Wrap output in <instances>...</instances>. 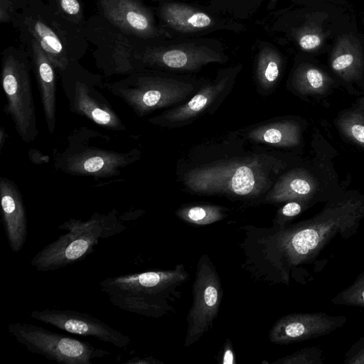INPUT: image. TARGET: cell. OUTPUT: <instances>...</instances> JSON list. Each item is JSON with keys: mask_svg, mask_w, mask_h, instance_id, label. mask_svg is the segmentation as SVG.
<instances>
[{"mask_svg": "<svg viewBox=\"0 0 364 364\" xmlns=\"http://www.w3.org/2000/svg\"><path fill=\"white\" fill-rule=\"evenodd\" d=\"M8 134L6 131V129L3 127L0 128V151H2L3 147L6 143V141L8 137Z\"/></svg>", "mask_w": 364, "mask_h": 364, "instance_id": "35", "label": "cell"}, {"mask_svg": "<svg viewBox=\"0 0 364 364\" xmlns=\"http://www.w3.org/2000/svg\"><path fill=\"white\" fill-rule=\"evenodd\" d=\"M332 84L331 78L320 69L311 65H301L295 71L293 85L301 95L325 94Z\"/></svg>", "mask_w": 364, "mask_h": 364, "instance_id": "24", "label": "cell"}, {"mask_svg": "<svg viewBox=\"0 0 364 364\" xmlns=\"http://www.w3.org/2000/svg\"><path fill=\"white\" fill-rule=\"evenodd\" d=\"M1 215L6 236L12 252H19L28 235V219L23 196L15 182L0 177Z\"/></svg>", "mask_w": 364, "mask_h": 364, "instance_id": "15", "label": "cell"}, {"mask_svg": "<svg viewBox=\"0 0 364 364\" xmlns=\"http://www.w3.org/2000/svg\"><path fill=\"white\" fill-rule=\"evenodd\" d=\"M334 123L345 139L364 147V97L358 99L350 107L341 111Z\"/></svg>", "mask_w": 364, "mask_h": 364, "instance_id": "23", "label": "cell"}, {"mask_svg": "<svg viewBox=\"0 0 364 364\" xmlns=\"http://www.w3.org/2000/svg\"><path fill=\"white\" fill-rule=\"evenodd\" d=\"M228 77L203 87L185 105L166 111L161 115L149 119L150 123L167 125L186 121L201 112L223 92L227 85Z\"/></svg>", "mask_w": 364, "mask_h": 364, "instance_id": "18", "label": "cell"}, {"mask_svg": "<svg viewBox=\"0 0 364 364\" xmlns=\"http://www.w3.org/2000/svg\"><path fill=\"white\" fill-rule=\"evenodd\" d=\"M63 73L62 87L70 111L83 117L100 127L112 132H125L127 128L99 87L98 77L85 73Z\"/></svg>", "mask_w": 364, "mask_h": 364, "instance_id": "10", "label": "cell"}, {"mask_svg": "<svg viewBox=\"0 0 364 364\" xmlns=\"http://www.w3.org/2000/svg\"><path fill=\"white\" fill-rule=\"evenodd\" d=\"M105 17L121 30L139 37L159 35L150 13L136 0H102Z\"/></svg>", "mask_w": 364, "mask_h": 364, "instance_id": "16", "label": "cell"}, {"mask_svg": "<svg viewBox=\"0 0 364 364\" xmlns=\"http://www.w3.org/2000/svg\"><path fill=\"white\" fill-rule=\"evenodd\" d=\"M345 316L323 312L294 313L279 318L269 331V339L275 344L299 343L326 336L342 327Z\"/></svg>", "mask_w": 364, "mask_h": 364, "instance_id": "13", "label": "cell"}, {"mask_svg": "<svg viewBox=\"0 0 364 364\" xmlns=\"http://www.w3.org/2000/svg\"><path fill=\"white\" fill-rule=\"evenodd\" d=\"M112 210L107 214L94 213L87 220L70 218L58 228L67 231L46 245L31 259V264L40 272H50L83 260L93 252L100 240L119 233L126 228Z\"/></svg>", "mask_w": 364, "mask_h": 364, "instance_id": "4", "label": "cell"}, {"mask_svg": "<svg viewBox=\"0 0 364 364\" xmlns=\"http://www.w3.org/2000/svg\"><path fill=\"white\" fill-rule=\"evenodd\" d=\"M7 331L29 351L63 364H92L109 355L107 350L35 324L13 322Z\"/></svg>", "mask_w": 364, "mask_h": 364, "instance_id": "7", "label": "cell"}, {"mask_svg": "<svg viewBox=\"0 0 364 364\" xmlns=\"http://www.w3.org/2000/svg\"><path fill=\"white\" fill-rule=\"evenodd\" d=\"M141 155L136 148L119 149L109 135L80 126L70 132L62 146L53 149V161L55 169L64 173L99 180L121 175Z\"/></svg>", "mask_w": 364, "mask_h": 364, "instance_id": "2", "label": "cell"}, {"mask_svg": "<svg viewBox=\"0 0 364 364\" xmlns=\"http://www.w3.org/2000/svg\"><path fill=\"white\" fill-rule=\"evenodd\" d=\"M161 14L168 26L181 31H194L213 24V20L208 14L179 4L163 6Z\"/></svg>", "mask_w": 364, "mask_h": 364, "instance_id": "20", "label": "cell"}, {"mask_svg": "<svg viewBox=\"0 0 364 364\" xmlns=\"http://www.w3.org/2000/svg\"><path fill=\"white\" fill-rule=\"evenodd\" d=\"M331 302L336 305L364 308V271L350 285L332 298Z\"/></svg>", "mask_w": 364, "mask_h": 364, "instance_id": "27", "label": "cell"}, {"mask_svg": "<svg viewBox=\"0 0 364 364\" xmlns=\"http://www.w3.org/2000/svg\"><path fill=\"white\" fill-rule=\"evenodd\" d=\"M176 215L183 221L198 225H210L227 216L223 208L215 205L185 206L178 209Z\"/></svg>", "mask_w": 364, "mask_h": 364, "instance_id": "25", "label": "cell"}, {"mask_svg": "<svg viewBox=\"0 0 364 364\" xmlns=\"http://www.w3.org/2000/svg\"><path fill=\"white\" fill-rule=\"evenodd\" d=\"M345 364H364V336L355 341L346 352Z\"/></svg>", "mask_w": 364, "mask_h": 364, "instance_id": "30", "label": "cell"}, {"mask_svg": "<svg viewBox=\"0 0 364 364\" xmlns=\"http://www.w3.org/2000/svg\"><path fill=\"white\" fill-rule=\"evenodd\" d=\"M28 29L39 43L55 68L63 72L70 65V59L56 33L41 21H33Z\"/></svg>", "mask_w": 364, "mask_h": 364, "instance_id": "22", "label": "cell"}, {"mask_svg": "<svg viewBox=\"0 0 364 364\" xmlns=\"http://www.w3.org/2000/svg\"><path fill=\"white\" fill-rule=\"evenodd\" d=\"M321 43V36L316 33H306L299 39L300 47L305 50H314L318 48Z\"/></svg>", "mask_w": 364, "mask_h": 364, "instance_id": "31", "label": "cell"}, {"mask_svg": "<svg viewBox=\"0 0 364 364\" xmlns=\"http://www.w3.org/2000/svg\"><path fill=\"white\" fill-rule=\"evenodd\" d=\"M312 206L309 203L300 200L287 202L277 212L273 220V227L281 229L290 224V222L301 213Z\"/></svg>", "mask_w": 364, "mask_h": 364, "instance_id": "29", "label": "cell"}, {"mask_svg": "<svg viewBox=\"0 0 364 364\" xmlns=\"http://www.w3.org/2000/svg\"><path fill=\"white\" fill-rule=\"evenodd\" d=\"M1 84L6 100L4 112L12 119L23 141H34L39 131L28 62L14 55H6L2 62Z\"/></svg>", "mask_w": 364, "mask_h": 364, "instance_id": "8", "label": "cell"}, {"mask_svg": "<svg viewBox=\"0 0 364 364\" xmlns=\"http://www.w3.org/2000/svg\"><path fill=\"white\" fill-rule=\"evenodd\" d=\"M126 363H132V364H156V363H161L159 360H156L152 357H146V358H133L128 360Z\"/></svg>", "mask_w": 364, "mask_h": 364, "instance_id": "34", "label": "cell"}, {"mask_svg": "<svg viewBox=\"0 0 364 364\" xmlns=\"http://www.w3.org/2000/svg\"><path fill=\"white\" fill-rule=\"evenodd\" d=\"M33 71L39 90L43 112L50 134L56 124V73L55 67L34 38L31 41Z\"/></svg>", "mask_w": 364, "mask_h": 364, "instance_id": "17", "label": "cell"}, {"mask_svg": "<svg viewBox=\"0 0 364 364\" xmlns=\"http://www.w3.org/2000/svg\"><path fill=\"white\" fill-rule=\"evenodd\" d=\"M364 222V193L342 191L313 217L281 229L246 232V250L259 265L269 269L276 280L288 284L291 277L305 284L304 267L313 264L330 242L339 235L349 239ZM250 253V252H249Z\"/></svg>", "mask_w": 364, "mask_h": 364, "instance_id": "1", "label": "cell"}, {"mask_svg": "<svg viewBox=\"0 0 364 364\" xmlns=\"http://www.w3.org/2000/svg\"><path fill=\"white\" fill-rule=\"evenodd\" d=\"M141 60L153 68L193 71L215 62H222L221 55L203 46H176L146 51Z\"/></svg>", "mask_w": 364, "mask_h": 364, "instance_id": "14", "label": "cell"}, {"mask_svg": "<svg viewBox=\"0 0 364 364\" xmlns=\"http://www.w3.org/2000/svg\"><path fill=\"white\" fill-rule=\"evenodd\" d=\"M183 264L169 270H153L109 277L99 283L111 304L140 316L160 318L173 310L177 288L188 279Z\"/></svg>", "mask_w": 364, "mask_h": 364, "instance_id": "3", "label": "cell"}, {"mask_svg": "<svg viewBox=\"0 0 364 364\" xmlns=\"http://www.w3.org/2000/svg\"><path fill=\"white\" fill-rule=\"evenodd\" d=\"M31 316L70 333L95 337L117 348H124L132 343L128 336L87 313L69 309H46L31 311Z\"/></svg>", "mask_w": 364, "mask_h": 364, "instance_id": "12", "label": "cell"}, {"mask_svg": "<svg viewBox=\"0 0 364 364\" xmlns=\"http://www.w3.org/2000/svg\"><path fill=\"white\" fill-rule=\"evenodd\" d=\"M331 65L346 81L359 79L363 73V60L358 46L348 38L341 41L333 53Z\"/></svg>", "mask_w": 364, "mask_h": 364, "instance_id": "21", "label": "cell"}, {"mask_svg": "<svg viewBox=\"0 0 364 364\" xmlns=\"http://www.w3.org/2000/svg\"><path fill=\"white\" fill-rule=\"evenodd\" d=\"M223 294L220 277L214 264L208 255H201L193 283V304L186 318L185 348L198 342L213 327L220 311Z\"/></svg>", "mask_w": 364, "mask_h": 364, "instance_id": "9", "label": "cell"}, {"mask_svg": "<svg viewBox=\"0 0 364 364\" xmlns=\"http://www.w3.org/2000/svg\"><path fill=\"white\" fill-rule=\"evenodd\" d=\"M185 184L204 194L252 197L269 185L266 168L259 160L220 162L198 167L185 176Z\"/></svg>", "mask_w": 364, "mask_h": 364, "instance_id": "5", "label": "cell"}, {"mask_svg": "<svg viewBox=\"0 0 364 364\" xmlns=\"http://www.w3.org/2000/svg\"><path fill=\"white\" fill-rule=\"evenodd\" d=\"M275 364H323V352L318 346L301 348L290 355L279 358Z\"/></svg>", "mask_w": 364, "mask_h": 364, "instance_id": "28", "label": "cell"}, {"mask_svg": "<svg viewBox=\"0 0 364 364\" xmlns=\"http://www.w3.org/2000/svg\"><path fill=\"white\" fill-rule=\"evenodd\" d=\"M282 68L279 55L269 47L264 48L259 53L257 75L259 82L265 89L272 87L277 82Z\"/></svg>", "mask_w": 364, "mask_h": 364, "instance_id": "26", "label": "cell"}, {"mask_svg": "<svg viewBox=\"0 0 364 364\" xmlns=\"http://www.w3.org/2000/svg\"><path fill=\"white\" fill-rule=\"evenodd\" d=\"M105 87L140 118L182 101L193 89L191 84L146 72L132 73Z\"/></svg>", "mask_w": 364, "mask_h": 364, "instance_id": "6", "label": "cell"}, {"mask_svg": "<svg viewBox=\"0 0 364 364\" xmlns=\"http://www.w3.org/2000/svg\"><path fill=\"white\" fill-rule=\"evenodd\" d=\"M324 163L315 171L299 168L282 175L265 198L268 203H284L300 200L314 205L318 202H327L342 192L330 186Z\"/></svg>", "mask_w": 364, "mask_h": 364, "instance_id": "11", "label": "cell"}, {"mask_svg": "<svg viewBox=\"0 0 364 364\" xmlns=\"http://www.w3.org/2000/svg\"><path fill=\"white\" fill-rule=\"evenodd\" d=\"M219 362L223 364H235L236 363L232 342L229 338L224 343L221 360Z\"/></svg>", "mask_w": 364, "mask_h": 364, "instance_id": "33", "label": "cell"}, {"mask_svg": "<svg viewBox=\"0 0 364 364\" xmlns=\"http://www.w3.org/2000/svg\"><path fill=\"white\" fill-rule=\"evenodd\" d=\"M248 136L253 141L278 146H295L301 139V127L295 121H283L257 127Z\"/></svg>", "mask_w": 364, "mask_h": 364, "instance_id": "19", "label": "cell"}, {"mask_svg": "<svg viewBox=\"0 0 364 364\" xmlns=\"http://www.w3.org/2000/svg\"><path fill=\"white\" fill-rule=\"evenodd\" d=\"M63 11L70 16H77L80 11V4L77 0H58Z\"/></svg>", "mask_w": 364, "mask_h": 364, "instance_id": "32", "label": "cell"}]
</instances>
